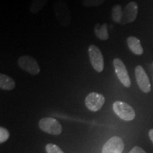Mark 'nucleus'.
I'll list each match as a JSON object with an SVG mask.
<instances>
[{
    "label": "nucleus",
    "mask_w": 153,
    "mask_h": 153,
    "mask_svg": "<svg viewBox=\"0 0 153 153\" xmlns=\"http://www.w3.org/2000/svg\"><path fill=\"white\" fill-rule=\"evenodd\" d=\"M113 109L118 117L126 121L133 120L135 117V112L133 108L123 101H115L113 104Z\"/></svg>",
    "instance_id": "f03ea898"
},
{
    "label": "nucleus",
    "mask_w": 153,
    "mask_h": 153,
    "mask_svg": "<svg viewBox=\"0 0 153 153\" xmlns=\"http://www.w3.org/2000/svg\"><path fill=\"white\" fill-rule=\"evenodd\" d=\"M9 137V133L5 128H0V143H3L6 142Z\"/></svg>",
    "instance_id": "a211bd4d"
},
{
    "label": "nucleus",
    "mask_w": 153,
    "mask_h": 153,
    "mask_svg": "<svg viewBox=\"0 0 153 153\" xmlns=\"http://www.w3.org/2000/svg\"><path fill=\"white\" fill-rule=\"evenodd\" d=\"M127 44L129 49L134 54L141 55L143 53V48L141 45L140 41L135 36H130L127 39Z\"/></svg>",
    "instance_id": "9b49d317"
},
{
    "label": "nucleus",
    "mask_w": 153,
    "mask_h": 153,
    "mask_svg": "<svg viewBox=\"0 0 153 153\" xmlns=\"http://www.w3.org/2000/svg\"><path fill=\"white\" fill-rule=\"evenodd\" d=\"M113 64L115 69L116 75L118 79L126 87H130L131 85V81L130 79L128 73L127 68L125 64L120 59L115 58L113 61Z\"/></svg>",
    "instance_id": "423d86ee"
},
{
    "label": "nucleus",
    "mask_w": 153,
    "mask_h": 153,
    "mask_svg": "<svg viewBox=\"0 0 153 153\" xmlns=\"http://www.w3.org/2000/svg\"><path fill=\"white\" fill-rule=\"evenodd\" d=\"M55 16L62 26L68 27L71 24V13L67 4L62 0H57L53 6Z\"/></svg>",
    "instance_id": "f257e3e1"
},
{
    "label": "nucleus",
    "mask_w": 153,
    "mask_h": 153,
    "mask_svg": "<svg viewBox=\"0 0 153 153\" xmlns=\"http://www.w3.org/2000/svg\"><path fill=\"white\" fill-rule=\"evenodd\" d=\"M138 12V6L135 1H131L126 6L123 10V16L120 24L124 25L133 22L137 18Z\"/></svg>",
    "instance_id": "9d476101"
},
{
    "label": "nucleus",
    "mask_w": 153,
    "mask_h": 153,
    "mask_svg": "<svg viewBox=\"0 0 153 153\" xmlns=\"http://www.w3.org/2000/svg\"><path fill=\"white\" fill-rule=\"evenodd\" d=\"M16 87L15 81L11 76L1 73L0 74V88L2 90L10 91Z\"/></svg>",
    "instance_id": "f8f14e48"
},
{
    "label": "nucleus",
    "mask_w": 153,
    "mask_h": 153,
    "mask_svg": "<svg viewBox=\"0 0 153 153\" xmlns=\"http://www.w3.org/2000/svg\"><path fill=\"white\" fill-rule=\"evenodd\" d=\"M19 68L31 75H37L41 72L39 65L36 59L30 55H23L18 60Z\"/></svg>",
    "instance_id": "7ed1b4c3"
},
{
    "label": "nucleus",
    "mask_w": 153,
    "mask_h": 153,
    "mask_svg": "<svg viewBox=\"0 0 153 153\" xmlns=\"http://www.w3.org/2000/svg\"><path fill=\"white\" fill-rule=\"evenodd\" d=\"M106 0H82V4L86 7H99L103 4Z\"/></svg>",
    "instance_id": "dca6fc26"
},
{
    "label": "nucleus",
    "mask_w": 153,
    "mask_h": 153,
    "mask_svg": "<svg viewBox=\"0 0 153 153\" xmlns=\"http://www.w3.org/2000/svg\"><path fill=\"white\" fill-rule=\"evenodd\" d=\"M149 137H150L151 141H152L153 143V129H151L150 130V131H149Z\"/></svg>",
    "instance_id": "aec40b11"
},
{
    "label": "nucleus",
    "mask_w": 153,
    "mask_h": 153,
    "mask_svg": "<svg viewBox=\"0 0 153 153\" xmlns=\"http://www.w3.org/2000/svg\"><path fill=\"white\" fill-rule=\"evenodd\" d=\"M129 153H147L145 150H143L142 148L138 146H135L130 151Z\"/></svg>",
    "instance_id": "6ab92c4d"
},
{
    "label": "nucleus",
    "mask_w": 153,
    "mask_h": 153,
    "mask_svg": "<svg viewBox=\"0 0 153 153\" xmlns=\"http://www.w3.org/2000/svg\"><path fill=\"white\" fill-rule=\"evenodd\" d=\"M47 153H64V152L56 145L49 143L45 147Z\"/></svg>",
    "instance_id": "f3484780"
},
{
    "label": "nucleus",
    "mask_w": 153,
    "mask_h": 153,
    "mask_svg": "<svg viewBox=\"0 0 153 153\" xmlns=\"http://www.w3.org/2000/svg\"><path fill=\"white\" fill-rule=\"evenodd\" d=\"M88 53L93 68L97 72H102L104 68V61L100 49L97 45H90L88 48Z\"/></svg>",
    "instance_id": "20e7f679"
},
{
    "label": "nucleus",
    "mask_w": 153,
    "mask_h": 153,
    "mask_svg": "<svg viewBox=\"0 0 153 153\" xmlns=\"http://www.w3.org/2000/svg\"><path fill=\"white\" fill-rule=\"evenodd\" d=\"M104 103L105 97L101 94L97 92L89 94L85 99V104L87 108L94 112L100 110Z\"/></svg>",
    "instance_id": "0eeeda50"
},
{
    "label": "nucleus",
    "mask_w": 153,
    "mask_h": 153,
    "mask_svg": "<svg viewBox=\"0 0 153 153\" xmlns=\"http://www.w3.org/2000/svg\"><path fill=\"white\" fill-rule=\"evenodd\" d=\"M48 0H33L30 5V12L36 14L44 8Z\"/></svg>",
    "instance_id": "4468645a"
},
{
    "label": "nucleus",
    "mask_w": 153,
    "mask_h": 153,
    "mask_svg": "<svg viewBox=\"0 0 153 153\" xmlns=\"http://www.w3.org/2000/svg\"><path fill=\"white\" fill-rule=\"evenodd\" d=\"M123 16V9L119 4H116L113 7L111 11V18L115 23L120 24Z\"/></svg>",
    "instance_id": "2eb2a0df"
},
{
    "label": "nucleus",
    "mask_w": 153,
    "mask_h": 153,
    "mask_svg": "<svg viewBox=\"0 0 153 153\" xmlns=\"http://www.w3.org/2000/svg\"><path fill=\"white\" fill-rule=\"evenodd\" d=\"M124 149L123 140L120 137L114 136L105 143L102 153H122Z\"/></svg>",
    "instance_id": "1a4fd4ad"
},
{
    "label": "nucleus",
    "mask_w": 153,
    "mask_h": 153,
    "mask_svg": "<svg viewBox=\"0 0 153 153\" xmlns=\"http://www.w3.org/2000/svg\"><path fill=\"white\" fill-rule=\"evenodd\" d=\"M135 78L140 89L145 93H149L151 90V85L148 74L141 65H137L135 70Z\"/></svg>",
    "instance_id": "6e6552de"
},
{
    "label": "nucleus",
    "mask_w": 153,
    "mask_h": 153,
    "mask_svg": "<svg viewBox=\"0 0 153 153\" xmlns=\"http://www.w3.org/2000/svg\"><path fill=\"white\" fill-rule=\"evenodd\" d=\"M94 33L96 36L101 40V41H106L109 38L108 29H107V24L104 23L103 24H97L94 26Z\"/></svg>",
    "instance_id": "ddd939ff"
},
{
    "label": "nucleus",
    "mask_w": 153,
    "mask_h": 153,
    "mask_svg": "<svg viewBox=\"0 0 153 153\" xmlns=\"http://www.w3.org/2000/svg\"><path fill=\"white\" fill-rule=\"evenodd\" d=\"M38 126L42 131L51 135H58L62 131L61 124L55 118L51 117L42 118L40 120Z\"/></svg>",
    "instance_id": "39448f33"
}]
</instances>
